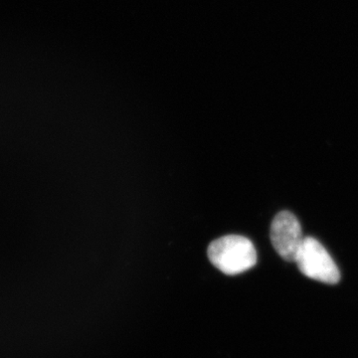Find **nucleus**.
I'll use <instances>...</instances> for the list:
<instances>
[{
  "mask_svg": "<svg viewBox=\"0 0 358 358\" xmlns=\"http://www.w3.org/2000/svg\"><path fill=\"white\" fill-rule=\"evenodd\" d=\"M294 262L306 277L324 282L338 284L341 273L329 252L313 237H306Z\"/></svg>",
  "mask_w": 358,
  "mask_h": 358,
  "instance_id": "obj_2",
  "label": "nucleus"
},
{
  "mask_svg": "<svg viewBox=\"0 0 358 358\" xmlns=\"http://www.w3.org/2000/svg\"><path fill=\"white\" fill-rule=\"evenodd\" d=\"M209 260L223 274L234 275L246 272L257 262L255 247L248 238L228 235L212 242L208 247Z\"/></svg>",
  "mask_w": 358,
  "mask_h": 358,
  "instance_id": "obj_1",
  "label": "nucleus"
},
{
  "mask_svg": "<svg viewBox=\"0 0 358 358\" xmlns=\"http://www.w3.org/2000/svg\"><path fill=\"white\" fill-rule=\"evenodd\" d=\"M301 224L293 213H278L271 225V241L284 260L294 262L303 242Z\"/></svg>",
  "mask_w": 358,
  "mask_h": 358,
  "instance_id": "obj_3",
  "label": "nucleus"
}]
</instances>
